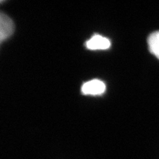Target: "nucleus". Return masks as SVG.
<instances>
[{"instance_id": "f257e3e1", "label": "nucleus", "mask_w": 159, "mask_h": 159, "mask_svg": "<svg viewBox=\"0 0 159 159\" xmlns=\"http://www.w3.org/2000/svg\"><path fill=\"white\" fill-rule=\"evenodd\" d=\"M106 86L103 81L98 79H93L83 84L82 92L84 95L98 96L102 95L106 91Z\"/></svg>"}, {"instance_id": "f03ea898", "label": "nucleus", "mask_w": 159, "mask_h": 159, "mask_svg": "<svg viewBox=\"0 0 159 159\" xmlns=\"http://www.w3.org/2000/svg\"><path fill=\"white\" fill-rule=\"evenodd\" d=\"M14 31V24L12 20L6 14L0 12V44L7 39Z\"/></svg>"}, {"instance_id": "7ed1b4c3", "label": "nucleus", "mask_w": 159, "mask_h": 159, "mask_svg": "<svg viewBox=\"0 0 159 159\" xmlns=\"http://www.w3.org/2000/svg\"><path fill=\"white\" fill-rule=\"evenodd\" d=\"M111 46V41L109 39L103 37L100 34H94L86 43L87 48L92 51L98 50H106Z\"/></svg>"}, {"instance_id": "20e7f679", "label": "nucleus", "mask_w": 159, "mask_h": 159, "mask_svg": "<svg viewBox=\"0 0 159 159\" xmlns=\"http://www.w3.org/2000/svg\"><path fill=\"white\" fill-rule=\"evenodd\" d=\"M147 42L149 51L159 59V31L152 33L148 36Z\"/></svg>"}, {"instance_id": "39448f33", "label": "nucleus", "mask_w": 159, "mask_h": 159, "mask_svg": "<svg viewBox=\"0 0 159 159\" xmlns=\"http://www.w3.org/2000/svg\"><path fill=\"white\" fill-rule=\"evenodd\" d=\"M5 1H3V0H0V4H2L3 3H4Z\"/></svg>"}]
</instances>
